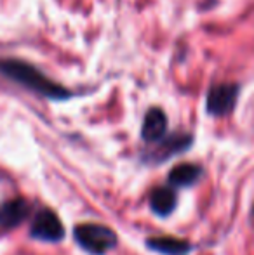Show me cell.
Here are the masks:
<instances>
[{
  "instance_id": "obj_1",
  "label": "cell",
  "mask_w": 254,
  "mask_h": 255,
  "mask_svg": "<svg viewBox=\"0 0 254 255\" xmlns=\"http://www.w3.org/2000/svg\"><path fill=\"white\" fill-rule=\"evenodd\" d=\"M0 73L7 78L14 80L16 84L26 87L28 91L40 94L49 99H66L70 98V92L63 85L52 82L40 70H37L31 64L19 59H0Z\"/></svg>"
},
{
  "instance_id": "obj_2",
  "label": "cell",
  "mask_w": 254,
  "mask_h": 255,
  "mask_svg": "<svg viewBox=\"0 0 254 255\" xmlns=\"http://www.w3.org/2000/svg\"><path fill=\"white\" fill-rule=\"evenodd\" d=\"M73 236L78 247L92 255H105L117 245V235L101 224H80L75 228Z\"/></svg>"
},
{
  "instance_id": "obj_3",
  "label": "cell",
  "mask_w": 254,
  "mask_h": 255,
  "mask_svg": "<svg viewBox=\"0 0 254 255\" xmlns=\"http://www.w3.org/2000/svg\"><path fill=\"white\" fill-rule=\"evenodd\" d=\"M31 236L42 242H59L64 236L63 224L59 217L49 208L37 212L31 222Z\"/></svg>"
},
{
  "instance_id": "obj_4",
  "label": "cell",
  "mask_w": 254,
  "mask_h": 255,
  "mask_svg": "<svg viewBox=\"0 0 254 255\" xmlns=\"http://www.w3.org/2000/svg\"><path fill=\"white\" fill-rule=\"evenodd\" d=\"M239 98V85L237 84H220L211 87L207 94V111L216 117L228 115L234 110Z\"/></svg>"
},
{
  "instance_id": "obj_5",
  "label": "cell",
  "mask_w": 254,
  "mask_h": 255,
  "mask_svg": "<svg viewBox=\"0 0 254 255\" xmlns=\"http://www.w3.org/2000/svg\"><path fill=\"white\" fill-rule=\"evenodd\" d=\"M166 130H167L166 113L162 110H159V108H152L145 115V120H143L141 137L146 142H159L166 135Z\"/></svg>"
},
{
  "instance_id": "obj_6",
  "label": "cell",
  "mask_w": 254,
  "mask_h": 255,
  "mask_svg": "<svg viewBox=\"0 0 254 255\" xmlns=\"http://www.w3.org/2000/svg\"><path fill=\"white\" fill-rule=\"evenodd\" d=\"M30 214V203L23 198L10 200L0 207V226L2 228H14L21 224Z\"/></svg>"
},
{
  "instance_id": "obj_7",
  "label": "cell",
  "mask_w": 254,
  "mask_h": 255,
  "mask_svg": "<svg viewBox=\"0 0 254 255\" xmlns=\"http://www.w3.org/2000/svg\"><path fill=\"white\" fill-rule=\"evenodd\" d=\"M176 193L171 188H157L150 195V207L160 217H167L176 208Z\"/></svg>"
},
{
  "instance_id": "obj_8",
  "label": "cell",
  "mask_w": 254,
  "mask_h": 255,
  "mask_svg": "<svg viewBox=\"0 0 254 255\" xmlns=\"http://www.w3.org/2000/svg\"><path fill=\"white\" fill-rule=\"evenodd\" d=\"M202 168L195 163H181L176 165L173 170L169 172V181L171 188H185V186H192L199 181Z\"/></svg>"
},
{
  "instance_id": "obj_9",
  "label": "cell",
  "mask_w": 254,
  "mask_h": 255,
  "mask_svg": "<svg viewBox=\"0 0 254 255\" xmlns=\"http://www.w3.org/2000/svg\"><path fill=\"white\" fill-rule=\"evenodd\" d=\"M148 247L155 252L166 254V255H187L192 250V245L185 240L180 238H169V236H162V238H150Z\"/></svg>"
},
{
  "instance_id": "obj_10",
  "label": "cell",
  "mask_w": 254,
  "mask_h": 255,
  "mask_svg": "<svg viewBox=\"0 0 254 255\" xmlns=\"http://www.w3.org/2000/svg\"><path fill=\"white\" fill-rule=\"evenodd\" d=\"M190 142H192V137L187 134L173 135V137H169L164 142H160L159 149H157L153 154H155L157 160H166V158H169L171 154L180 153V151H183V149H187L188 146H190Z\"/></svg>"
}]
</instances>
